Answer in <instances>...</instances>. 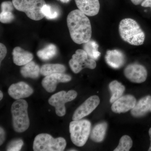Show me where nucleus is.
<instances>
[{
    "instance_id": "4",
    "label": "nucleus",
    "mask_w": 151,
    "mask_h": 151,
    "mask_svg": "<svg viewBox=\"0 0 151 151\" xmlns=\"http://www.w3.org/2000/svg\"><path fill=\"white\" fill-rule=\"evenodd\" d=\"M66 146L64 138L60 137L54 139L49 134L42 133L35 138L33 149L35 151H62Z\"/></svg>"
},
{
    "instance_id": "24",
    "label": "nucleus",
    "mask_w": 151,
    "mask_h": 151,
    "mask_svg": "<svg viewBox=\"0 0 151 151\" xmlns=\"http://www.w3.org/2000/svg\"><path fill=\"white\" fill-rule=\"evenodd\" d=\"M133 145L132 138L128 135H124L120 139L119 145L114 151H129Z\"/></svg>"
},
{
    "instance_id": "35",
    "label": "nucleus",
    "mask_w": 151,
    "mask_h": 151,
    "mask_svg": "<svg viewBox=\"0 0 151 151\" xmlns=\"http://www.w3.org/2000/svg\"><path fill=\"white\" fill-rule=\"evenodd\" d=\"M3 98V92L1 91H0V100H1Z\"/></svg>"
},
{
    "instance_id": "2",
    "label": "nucleus",
    "mask_w": 151,
    "mask_h": 151,
    "mask_svg": "<svg viewBox=\"0 0 151 151\" xmlns=\"http://www.w3.org/2000/svg\"><path fill=\"white\" fill-rule=\"evenodd\" d=\"M119 33L122 40L134 46L144 43L145 35L137 22L132 18L122 19L119 24Z\"/></svg>"
},
{
    "instance_id": "33",
    "label": "nucleus",
    "mask_w": 151,
    "mask_h": 151,
    "mask_svg": "<svg viewBox=\"0 0 151 151\" xmlns=\"http://www.w3.org/2000/svg\"><path fill=\"white\" fill-rule=\"evenodd\" d=\"M149 136H150V141H151V143H150V148H149L148 151H151V128L150 129H149Z\"/></svg>"
},
{
    "instance_id": "1",
    "label": "nucleus",
    "mask_w": 151,
    "mask_h": 151,
    "mask_svg": "<svg viewBox=\"0 0 151 151\" xmlns=\"http://www.w3.org/2000/svg\"><path fill=\"white\" fill-rule=\"evenodd\" d=\"M67 23L70 37L75 43L82 44L91 40V23L81 11L76 9L70 12L67 16Z\"/></svg>"
},
{
    "instance_id": "30",
    "label": "nucleus",
    "mask_w": 151,
    "mask_h": 151,
    "mask_svg": "<svg viewBox=\"0 0 151 151\" xmlns=\"http://www.w3.org/2000/svg\"><path fill=\"white\" fill-rule=\"evenodd\" d=\"M5 132L1 127H0V145H1L5 140Z\"/></svg>"
},
{
    "instance_id": "25",
    "label": "nucleus",
    "mask_w": 151,
    "mask_h": 151,
    "mask_svg": "<svg viewBox=\"0 0 151 151\" xmlns=\"http://www.w3.org/2000/svg\"><path fill=\"white\" fill-rule=\"evenodd\" d=\"M42 12L45 17L49 19L56 18L58 16V12L46 4L42 8Z\"/></svg>"
},
{
    "instance_id": "36",
    "label": "nucleus",
    "mask_w": 151,
    "mask_h": 151,
    "mask_svg": "<svg viewBox=\"0 0 151 151\" xmlns=\"http://www.w3.org/2000/svg\"><path fill=\"white\" fill-rule=\"evenodd\" d=\"M69 151H76V150H69Z\"/></svg>"
},
{
    "instance_id": "27",
    "label": "nucleus",
    "mask_w": 151,
    "mask_h": 151,
    "mask_svg": "<svg viewBox=\"0 0 151 151\" xmlns=\"http://www.w3.org/2000/svg\"><path fill=\"white\" fill-rule=\"evenodd\" d=\"M14 19V16L12 12H1L0 21L2 23H9Z\"/></svg>"
},
{
    "instance_id": "29",
    "label": "nucleus",
    "mask_w": 151,
    "mask_h": 151,
    "mask_svg": "<svg viewBox=\"0 0 151 151\" xmlns=\"http://www.w3.org/2000/svg\"><path fill=\"white\" fill-rule=\"evenodd\" d=\"M7 52V50L6 47L3 44L0 43V62L1 63L6 55Z\"/></svg>"
},
{
    "instance_id": "13",
    "label": "nucleus",
    "mask_w": 151,
    "mask_h": 151,
    "mask_svg": "<svg viewBox=\"0 0 151 151\" xmlns=\"http://www.w3.org/2000/svg\"><path fill=\"white\" fill-rule=\"evenodd\" d=\"M33 92L32 88L22 81L12 84L8 89L9 95L16 100L29 97Z\"/></svg>"
},
{
    "instance_id": "15",
    "label": "nucleus",
    "mask_w": 151,
    "mask_h": 151,
    "mask_svg": "<svg viewBox=\"0 0 151 151\" xmlns=\"http://www.w3.org/2000/svg\"><path fill=\"white\" fill-rule=\"evenodd\" d=\"M75 1L78 9L88 16L97 15L100 11L99 0H75Z\"/></svg>"
},
{
    "instance_id": "9",
    "label": "nucleus",
    "mask_w": 151,
    "mask_h": 151,
    "mask_svg": "<svg viewBox=\"0 0 151 151\" xmlns=\"http://www.w3.org/2000/svg\"><path fill=\"white\" fill-rule=\"evenodd\" d=\"M125 77L133 83L145 82L147 77V71L144 65L137 63H131L127 65L124 70Z\"/></svg>"
},
{
    "instance_id": "28",
    "label": "nucleus",
    "mask_w": 151,
    "mask_h": 151,
    "mask_svg": "<svg viewBox=\"0 0 151 151\" xmlns=\"http://www.w3.org/2000/svg\"><path fill=\"white\" fill-rule=\"evenodd\" d=\"M14 8L15 7L12 2L10 1L3 2L1 4V12H12Z\"/></svg>"
},
{
    "instance_id": "17",
    "label": "nucleus",
    "mask_w": 151,
    "mask_h": 151,
    "mask_svg": "<svg viewBox=\"0 0 151 151\" xmlns=\"http://www.w3.org/2000/svg\"><path fill=\"white\" fill-rule=\"evenodd\" d=\"M14 63L17 65H24L32 61L33 55L29 52L26 51L19 47H16L12 52Z\"/></svg>"
},
{
    "instance_id": "12",
    "label": "nucleus",
    "mask_w": 151,
    "mask_h": 151,
    "mask_svg": "<svg viewBox=\"0 0 151 151\" xmlns=\"http://www.w3.org/2000/svg\"><path fill=\"white\" fill-rule=\"evenodd\" d=\"M136 103L137 100L133 95H124L113 103L111 110L116 113H126L134 108Z\"/></svg>"
},
{
    "instance_id": "18",
    "label": "nucleus",
    "mask_w": 151,
    "mask_h": 151,
    "mask_svg": "<svg viewBox=\"0 0 151 151\" xmlns=\"http://www.w3.org/2000/svg\"><path fill=\"white\" fill-rule=\"evenodd\" d=\"M108 124L103 122L95 125L90 133L91 139L95 142L100 143L104 140L106 135Z\"/></svg>"
},
{
    "instance_id": "19",
    "label": "nucleus",
    "mask_w": 151,
    "mask_h": 151,
    "mask_svg": "<svg viewBox=\"0 0 151 151\" xmlns=\"http://www.w3.org/2000/svg\"><path fill=\"white\" fill-rule=\"evenodd\" d=\"M20 72L24 78H37L39 76L40 69L37 64L32 61L22 67Z\"/></svg>"
},
{
    "instance_id": "16",
    "label": "nucleus",
    "mask_w": 151,
    "mask_h": 151,
    "mask_svg": "<svg viewBox=\"0 0 151 151\" xmlns=\"http://www.w3.org/2000/svg\"><path fill=\"white\" fill-rule=\"evenodd\" d=\"M151 108V96L147 95L141 98L131 110V114L135 118H141L145 116Z\"/></svg>"
},
{
    "instance_id": "37",
    "label": "nucleus",
    "mask_w": 151,
    "mask_h": 151,
    "mask_svg": "<svg viewBox=\"0 0 151 151\" xmlns=\"http://www.w3.org/2000/svg\"><path fill=\"white\" fill-rule=\"evenodd\" d=\"M150 112H151V109H150Z\"/></svg>"
},
{
    "instance_id": "10",
    "label": "nucleus",
    "mask_w": 151,
    "mask_h": 151,
    "mask_svg": "<svg viewBox=\"0 0 151 151\" xmlns=\"http://www.w3.org/2000/svg\"><path fill=\"white\" fill-rule=\"evenodd\" d=\"M100 103V99L97 95L88 98L73 113V120H80L88 116L96 109Z\"/></svg>"
},
{
    "instance_id": "7",
    "label": "nucleus",
    "mask_w": 151,
    "mask_h": 151,
    "mask_svg": "<svg viewBox=\"0 0 151 151\" xmlns=\"http://www.w3.org/2000/svg\"><path fill=\"white\" fill-rule=\"evenodd\" d=\"M77 96V92L75 90H70L68 92L60 91L52 95L49 99L48 103L55 107L57 115L61 117L66 113L65 103L74 100Z\"/></svg>"
},
{
    "instance_id": "26",
    "label": "nucleus",
    "mask_w": 151,
    "mask_h": 151,
    "mask_svg": "<svg viewBox=\"0 0 151 151\" xmlns=\"http://www.w3.org/2000/svg\"><path fill=\"white\" fill-rule=\"evenodd\" d=\"M24 145V142L21 139L14 140L12 141L7 147L6 150L8 151H19L21 150Z\"/></svg>"
},
{
    "instance_id": "23",
    "label": "nucleus",
    "mask_w": 151,
    "mask_h": 151,
    "mask_svg": "<svg viewBox=\"0 0 151 151\" xmlns=\"http://www.w3.org/2000/svg\"><path fill=\"white\" fill-rule=\"evenodd\" d=\"M57 52V49L54 44L48 45L45 47L38 50L37 55L40 58L43 60H50L55 56Z\"/></svg>"
},
{
    "instance_id": "8",
    "label": "nucleus",
    "mask_w": 151,
    "mask_h": 151,
    "mask_svg": "<svg viewBox=\"0 0 151 151\" xmlns=\"http://www.w3.org/2000/svg\"><path fill=\"white\" fill-rule=\"evenodd\" d=\"M69 65L73 73H78L84 68L94 69L97 64L95 60L90 58L85 50L78 49L69 60Z\"/></svg>"
},
{
    "instance_id": "5",
    "label": "nucleus",
    "mask_w": 151,
    "mask_h": 151,
    "mask_svg": "<svg viewBox=\"0 0 151 151\" xmlns=\"http://www.w3.org/2000/svg\"><path fill=\"white\" fill-rule=\"evenodd\" d=\"M91 124L87 120H73L69 124L70 139L74 145L81 147L85 145L91 133Z\"/></svg>"
},
{
    "instance_id": "34",
    "label": "nucleus",
    "mask_w": 151,
    "mask_h": 151,
    "mask_svg": "<svg viewBox=\"0 0 151 151\" xmlns=\"http://www.w3.org/2000/svg\"><path fill=\"white\" fill-rule=\"evenodd\" d=\"M60 1V2L63 3H67L70 1V0H58Z\"/></svg>"
},
{
    "instance_id": "32",
    "label": "nucleus",
    "mask_w": 151,
    "mask_h": 151,
    "mask_svg": "<svg viewBox=\"0 0 151 151\" xmlns=\"http://www.w3.org/2000/svg\"><path fill=\"white\" fill-rule=\"evenodd\" d=\"M145 0H131L132 2L135 5H139L142 4Z\"/></svg>"
},
{
    "instance_id": "20",
    "label": "nucleus",
    "mask_w": 151,
    "mask_h": 151,
    "mask_svg": "<svg viewBox=\"0 0 151 151\" xmlns=\"http://www.w3.org/2000/svg\"><path fill=\"white\" fill-rule=\"evenodd\" d=\"M109 88L112 94L110 99V102L111 103H113L122 97L125 91L124 85L116 80L111 81L109 84Z\"/></svg>"
},
{
    "instance_id": "22",
    "label": "nucleus",
    "mask_w": 151,
    "mask_h": 151,
    "mask_svg": "<svg viewBox=\"0 0 151 151\" xmlns=\"http://www.w3.org/2000/svg\"><path fill=\"white\" fill-rule=\"evenodd\" d=\"M99 45L96 42L93 40L89 41L84 44V50L87 53L90 58L97 60L100 57L101 53L98 51Z\"/></svg>"
},
{
    "instance_id": "31",
    "label": "nucleus",
    "mask_w": 151,
    "mask_h": 151,
    "mask_svg": "<svg viewBox=\"0 0 151 151\" xmlns=\"http://www.w3.org/2000/svg\"><path fill=\"white\" fill-rule=\"evenodd\" d=\"M141 6L144 7H150L151 10V0H145L141 4Z\"/></svg>"
},
{
    "instance_id": "21",
    "label": "nucleus",
    "mask_w": 151,
    "mask_h": 151,
    "mask_svg": "<svg viewBox=\"0 0 151 151\" xmlns=\"http://www.w3.org/2000/svg\"><path fill=\"white\" fill-rule=\"evenodd\" d=\"M66 70L64 65L60 64H46L40 68V73L44 76L55 73H63Z\"/></svg>"
},
{
    "instance_id": "14",
    "label": "nucleus",
    "mask_w": 151,
    "mask_h": 151,
    "mask_svg": "<svg viewBox=\"0 0 151 151\" xmlns=\"http://www.w3.org/2000/svg\"><path fill=\"white\" fill-rule=\"evenodd\" d=\"M105 61L110 67L114 69L122 67L126 62V57L124 52L118 49L108 50L105 56Z\"/></svg>"
},
{
    "instance_id": "3",
    "label": "nucleus",
    "mask_w": 151,
    "mask_h": 151,
    "mask_svg": "<svg viewBox=\"0 0 151 151\" xmlns=\"http://www.w3.org/2000/svg\"><path fill=\"white\" fill-rule=\"evenodd\" d=\"M27 102L20 99L15 101L11 107L12 121L14 129L18 133H22L28 129L30 122L28 114Z\"/></svg>"
},
{
    "instance_id": "6",
    "label": "nucleus",
    "mask_w": 151,
    "mask_h": 151,
    "mask_svg": "<svg viewBox=\"0 0 151 151\" xmlns=\"http://www.w3.org/2000/svg\"><path fill=\"white\" fill-rule=\"evenodd\" d=\"M15 8L23 12L28 17L35 21H39L44 18L42 8L46 4L45 0H12Z\"/></svg>"
},
{
    "instance_id": "11",
    "label": "nucleus",
    "mask_w": 151,
    "mask_h": 151,
    "mask_svg": "<svg viewBox=\"0 0 151 151\" xmlns=\"http://www.w3.org/2000/svg\"><path fill=\"white\" fill-rule=\"evenodd\" d=\"M71 80L70 76L64 73H55L45 76L42 81V85L47 92H52L60 83H66Z\"/></svg>"
}]
</instances>
